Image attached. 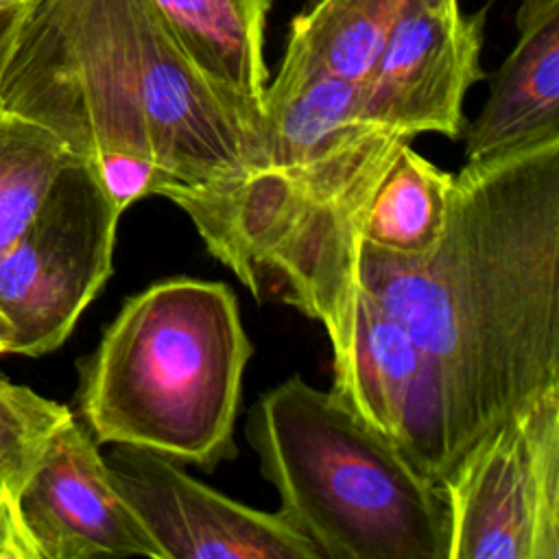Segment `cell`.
I'll return each instance as SVG.
<instances>
[{
	"label": "cell",
	"mask_w": 559,
	"mask_h": 559,
	"mask_svg": "<svg viewBox=\"0 0 559 559\" xmlns=\"http://www.w3.org/2000/svg\"><path fill=\"white\" fill-rule=\"evenodd\" d=\"M358 284L426 352L454 469L559 386V133L465 162L439 245L402 258L360 242Z\"/></svg>",
	"instance_id": "cell-1"
},
{
	"label": "cell",
	"mask_w": 559,
	"mask_h": 559,
	"mask_svg": "<svg viewBox=\"0 0 559 559\" xmlns=\"http://www.w3.org/2000/svg\"><path fill=\"white\" fill-rule=\"evenodd\" d=\"M2 109L55 133L124 212L236 181L260 127L188 57L151 0H33Z\"/></svg>",
	"instance_id": "cell-2"
},
{
	"label": "cell",
	"mask_w": 559,
	"mask_h": 559,
	"mask_svg": "<svg viewBox=\"0 0 559 559\" xmlns=\"http://www.w3.org/2000/svg\"><path fill=\"white\" fill-rule=\"evenodd\" d=\"M262 105L258 162L175 205L258 301L286 304L323 325L336 369L354 336L369 203L415 138L369 120L358 85L334 76L277 72Z\"/></svg>",
	"instance_id": "cell-3"
},
{
	"label": "cell",
	"mask_w": 559,
	"mask_h": 559,
	"mask_svg": "<svg viewBox=\"0 0 559 559\" xmlns=\"http://www.w3.org/2000/svg\"><path fill=\"white\" fill-rule=\"evenodd\" d=\"M251 354L227 284L155 282L122 304L81 360L83 424L98 445L214 469L238 452L234 424Z\"/></svg>",
	"instance_id": "cell-4"
},
{
	"label": "cell",
	"mask_w": 559,
	"mask_h": 559,
	"mask_svg": "<svg viewBox=\"0 0 559 559\" xmlns=\"http://www.w3.org/2000/svg\"><path fill=\"white\" fill-rule=\"evenodd\" d=\"M245 435L321 559H448L439 485L332 391L295 373L253 402Z\"/></svg>",
	"instance_id": "cell-5"
},
{
	"label": "cell",
	"mask_w": 559,
	"mask_h": 559,
	"mask_svg": "<svg viewBox=\"0 0 559 559\" xmlns=\"http://www.w3.org/2000/svg\"><path fill=\"white\" fill-rule=\"evenodd\" d=\"M120 216L98 173L70 157L33 221L0 253L9 354L44 356L66 343L114 271Z\"/></svg>",
	"instance_id": "cell-6"
},
{
	"label": "cell",
	"mask_w": 559,
	"mask_h": 559,
	"mask_svg": "<svg viewBox=\"0 0 559 559\" xmlns=\"http://www.w3.org/2000/svg\"><path fill=\"white\" fill-rule=\"evenodd\" d=\"M439 489L448 559H559V386L478 439Z\"/></svg>",
	"instance_id": "cell-7"
},
{
	"label": "cell",
	"mask_w": 559,
	"mask_h": 559,
	"mask_svg": "<svg viewBox=\"0 0 559 559\" xmlns=\"http://www.w3.org/2000/svg\"><path fill=\"white\" fill-rule=\"evenodd\" d=\"M109 476L159 559H321L282 513L247 507L157 452L114 443Z\"/></svg>",
	"instance_id": "cell-8"
},
{
	"label": "cell",
	"mask_w": 559,
	"mask_h": 559,
	"mask_svg": "<svg viewBox=\"0 0 559 559\" xmlns=\"http://www.w3.org/2000/svg\"><path fill=\"white\" fill-rule=\"evenodd\" d=\"M485 9L459 0H404L382 50L358 85L362 114L408 135L461 138L467 90L483 79Z\"/></svg>",
	"instance_id": "cell-9"
},
{
	"label": "cell",
	"mask_w": 559,
	"mask_h": 559,
	"mask_svg": "<svg viewBox=\"0 0 559 559\" xmlns=\"http://www.w3.org/2000/svg\"><path fill=\"white\" fill-rule=\"evenodd\" d=\"M13 513L35 559H159L116 489L100 445L74 415L52 430L13 489Z\"/></svg>",
	"instance_id": "cell-10"
},
{
	"label": "cell",
	"mask_w": 559,
	"mask_h": 559,
	"mask_svg": "<svg viewBox=\"0 0 559 559\" xmlns=\"http://www.w3.org/2000/svg\"><path fill=\"white\" fill-rule=\"evenodd\" d=\"M330 391L426 478L439 485L450 474L448 432L432 365L408 330L362 288L356 297L349 354L334 369Z\"/></svg>",
	"instance_id": "cell-11"
},
{
	"label": "cell",
	"mask_w": 559,
	"mask_h": 559,
	"mask_svg": "<svg viewBox=\"0 0 559 559\" xmlns=\"http://www.w3.org/2000/svg\"><path fill=\"white\" fill-rule=\"evenodd\" d=\"M518 41L465 138L476 162L559 133V0H522Z\"/></svg>",
	"instance_id": "cell-12"
},
{
	"label": "cell",
	"mask_w": 559,
	"mask_h": 559,
	"mask_svg": "<svg viewBox=\"0 0 559 559\" xmlns=\"http://www.w3.org/2000/svg\"><path fill=\"white\" fill-rule=\"evenodd\" d=\"M194 66L262 129L269 70L264 28L273 0H151Z\"/></svg>",
	"instance_id": "cell-13"
},
{
	"label": "cell",
	"mask_w": 559,
	"mask_h": 559,
	"mask_svg": "<svg viewBox=\"0 0 559 559\" xmlns=\"http://www.w3.org/2000/svg\"><path fill=\"white\" fill-rule=\"evenodd\" d=\"M404 0H314L293 17L280 66L288 76H334L360 85Z\"/></svg>",
	"instance_id": "cell-14"
},
{
	"label": "cell",
	"mask_w": 559,
	"mask_h": 559,
	"mask_svg": "<svg viewBox=\"0 0 559 559\" xmlns=\"http://www.w3.org/2000/svg\"><path fill=\"white\" fill-rule=\"evenodd\" d=\"M452 183L454 173L402 146L373 192L362 242L402 258L428 255L443 236Z\"/></svg>",
	"instance_id": "cell-15"
},
{
	"label": "cell",
	"mask_w": 559,
	"mask_h": 559,
	"mask_svg": "<svg viewBox=\"0 0 559 559\" xmlns=\"http://www.w3.org/2000/svg\"><path fill=\"white\" fill-rule=\"evenodd\" d=\"M70 157L46 127L0 111V253L33 221Z\"/></svg>",
	"instance_id": "cell-16"
},
{
	"label": "cell",
	"mask_w": 559,
	"mask_h": 559,
	"mask_svg": "<svg viewBox=\"0 0 559 559\" xmlns=\"http://www.w3.org/2000/svg\"><path fill=\"white\" fill-rule=\"evenodd\" d=\"M70 408L0 376V478L13 489Z\"/></svg>",
	"instance_id": "cell-17"
},
{
	"label": "cell",
	"mask_w": 559,
	"mask_h": 559,
	"mask_svg": "<svg viewBox=\"0 0 559 559\" xmlns=\"http://www.w3.org/2000/svg\"><path fill=\"white\" fill-rule=\"evenodd\" d=\"M0 559H35L13 513V487L0 478Z\"/></svg>",
	"instance_id": "cell-18"
},
{
	"label": "cell",
	"mask_w": 559,
	"mask_h": 559,
	"mask_svg": "<svg viewBox=\"0 0 559 559\" xmlns=\"http://www.w3.org/2000/svg\"><path fill=\"white\" fill-rule=\"evenodd\" d=\"M31 2L33 0H0V111H2L4 72Z\"/></svg>",
	"instance_id": "cell-19"
},
{
	"label": "cell",
	"mask_w": 559,
	"mask_h": 559,
	"mask_svg": "<svg viewBox=\"0 0 559 559\" xmlns=\"http://www.w3.org/2000/svg\"><path fill=\"white\" fill-rule=\"evenodd\" d=\"M9 341H11V328L0 314V354H9Z\"/></svg>",
	"instance_id": "cell-20"
}]
</instances>
